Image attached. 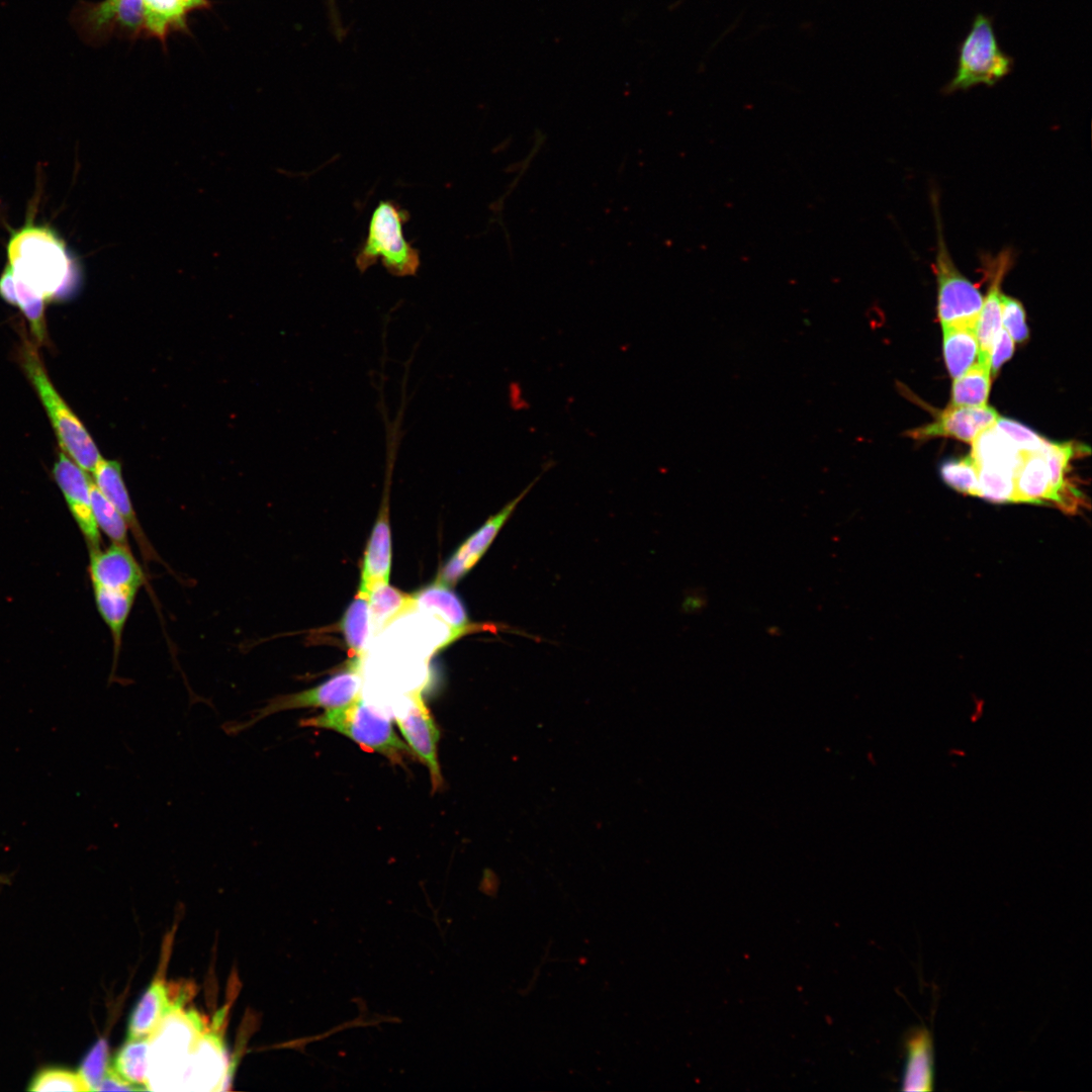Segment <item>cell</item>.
<instances>
[{
  "instance_id": "5b68a950",
  "label": "cell",
  "mask_w": 1092,
  "mask_h": 1092,
  "mask_svg": "<svg viewBox=\"0 0 1092 1092\" xmlns=\"http://www.w3.org/2000/svg\"><path fill=\"white\" fill-rule=\"evenodd\" d=\"M957 69L943 87L944 94L968 90L976 85L994 86L1008 76L1014 59L1000 47L993 18L977 13L971 29L958 47Z\"/></svg>"
},
{
  "instance_id": "603a6c76",
  "label": "cell",
  "mask_w": 1092,
  "mask_h": 1092,
  "mask_svg": "<svg viewBox=\"0 0 1092 1092\" xmlns=\"http://www.w3.org/2000/svg\"><path fill=\"white\" fill-rule=\"evenodd\" d=\"M972 457L978 466H990L1015 473L1022 452L995 425L978 435L972 442Z\"/></svg>"
},
{
  "instance_id": "ba28073f",
  "label": "cell",
  "mask_w": 1092,
  "mask_h": 1092,
  "mask_svg": "<svg viewBox=\"0 0 1092 1092\" xmlns=\"http://www.w3.org/2000/svg\"><path fill=\"white\" fill-rule=\"evenodd\" d=\"M70 22L80 38L94 47L113 36L135 38L146 34L143 0H81L73 8Z\"/></svg>"
},
{
  "instance_id": "e0dca14e",
  "label": "cell",
  "mask_w": 1092,
  "mask_h": 1092,
  "mask_svg": "<svg viewBox=\"0 0 1092 1092\" xmlns=\"http://www.w3.org/2000/svg\"><path fill=\"white\" fill-rule=\"evenodd\" d=\"M413 595L416 609L436 616L448 626V643L472 631L486 629L470 622L464 604L448 585L436 580Z\"/></svg>"
},
{
  "instance_id": "7c38bea8",
  "label": "cell",
  "mask_w": 1092,
  "mask_h": 1092,
  "mask_svg": "<svg viewBox=\"0 0 1092 1092\" xmlns=\"http://www.w3.org/2000/svg\"><path fill=\"white\" fill-rule=\"evenodd\" d=\"M983 259L985 274L988 275L990 286L978 317L976 334L979 345L977 361L990 366V356L994 341L1002 328L1001 323V283L1011 267L1012 251L1003 250L995 257L986 256Z\"/></svg>"
},
{
  "instance_id": "cb8c5ba5",
  "label": "cell",
  "mask_w": 1092,
  "mask_h": 1092,
  "mask_svg": "<svg viewBox=\"0 0 1092 1092\" xmlns=\"http://www.w3.org/2000/svg\"><path fill=\"white\" fill-rule=\"evenodd\" d=\"M370 625L379 632L393 620L416 610L413 594H405L389 583H377L368 593Z\"/></svg>"
},
{
  "instance_id": "2e32d148",
  "label": "cell",
  "mask_w": 1092,
  "mask_h": 1092,
  "mask_svg": "<svg viewBox=\"0 0 1092 1092\" xmlns=\"http://www.w3.org/2000/svg\"><path fill=\"white\" fill-rule=\"evenodd\" d=\"M225 1075L226 1058L219 1036L203 1031L190 1054L182 1085H190L188 1090H217Z\"/></svg>"
},
{
  "instance_id": "4dcf8cb0",
  "label": "cell",
  "mask_w": 1092,
  "mask_h": 1092,
  "mask_svg": "<svg viewBox=\"0 0 1092 1092\" xmlns=\"http://www.w3.org/2000/svg\"><path fill=\"white\" fill-rule=\"evenodd\" d=\"M978 496L993 503H1014V472L978 466Z\"/></svg>"
},
{
  "instance_id": "f546056e",
  "label": "cell",
  "mask_w": 1092,
  "mask_h": 1092,
  "mask_svg": "<svg viewBox=\"0 0 1092 1092\" xmlns=\"http://www.w3.org/2000/svg\"><path fill=\"white\" fill-rule=\"evenodd\" d=\"M91 508L98 528L103 531L112 543L129 548L128 527L122 516L115 507L99 491L92 482Z\"/></svg>"
},
{
  "instance_id": "4fadbf2b",
  "label": "cell",
  "mask_w": 1092,
  "mask_h": 1092,
  "mask_svg": "<svg viewBox=\"0 0 1092 1092\" xmlns=\"http://www.w3.org/2000/svg\"><path fill=\"white\" fill-rule=\"evenodd\" d=\"M998 413L991 406L949 405L931 424L911 430L907 434L914 439L931 437H953L971 443L983 431L993 427L999 419Z\"/></svg>"
},
{
  "instance_id": "9a60e30c",
  "label": "cell",
  "mask_w": 1092,
  "mask_h": 1092,
  "mask_svg": "<svg viewBox=\"0 0 1092 1092\" xmlns=\"http://www.w3.org/2000/svg\"><path fill=\"white\" fill-rule=\"evenodd\" d=\"M89 573L93 586L140 589L145 574L131 550L111 543L90 551Z\"/></svg>"
},
{
  "instance_id": "7a4b0ae2",
  "label": "cell",
  "mask_w": 1092,
  "mask_h": 1092,
  "mask_svg": "<svg viewBox=\"0 0 1092 1092\" xmlns=\"http://www.w3.org/2000/svg\"><path fill=\"white\" fill-rule=\"evenodd\" d=\"M299 725L336 731L395 764H403L413 757V751L396 734L391 721L361 697L345 706L301 719Z\"/></svg>"
},
{
  "instance_id": "d6986e66",
  "label": "cell",
  "mask_w": 1092,
  "mask_h": 1092,
  "mask_svg": "<svg viewBox=\"0 0 1092 1092\" xmlns=\"http://www.w3.org/2000/svg\"><path fill=\"white\" fill-rule=\"evenodd\" d=\"M146 34L163 43L176 31H188L187 17L198 9L210 7L209 0H143Z\"/></svg>"
},
{
  "instance_id": "8d00e7d4",
  "label": "cell",
  "mask_w": 1092,
  "mask_h": 1092,
  "mask_svg": "<svg viewBox=\"0 0 1092 1092\" xmlns=\"http://www.w3.org/2000/svg\"><path fill=\"white\" fill-rule=\"evenodd\" d=\"M1001 323L1014 342H1023L1028 337L1025 311L1020 301L1001 293Z\"/></svg>"
},
{
  "instance_id": "ffe728a7",
  "label": "cell",
  "mask_w": 1092,
  "mask_h": 1092,
  "mask_svg": "<svg viewBox=\"0 0 1092 1092\" xmlns=\"http://www.w3.org/2000/svg\"><path fill=\"white\" fill-rule=\"evenodd\" d=\"M1021 452V461L1014 473V503L1055 504L1050 470L1042 451Z\"/></svg>"
},
{
  "instance_id": "52a82bcc",
  "label": "cell",
  "mask_w": 1092,
  "mask_h": 1092,
  "mask_svg": "<svg viewBox=\"0 0 1092 1092\" xmlns=\"http://www.w3.org/2000/svg\"><path fill=\"white\" fill-rule=\"evenodd\" d=\"M936 223V254L933 270L937 281V310L942 328L977 327L984 298L978 286L958 269L943 238L938 203L933 195Z\"/></svg>"
},
{
  "instance_id": "5bb4252c",
  "label": "cell",
  "mask_w": 1092,
  "mask_h": 1092,
  "mask_svg": "<svg viewBox=\"0 0 1092 1092\" xmlns=\"http://www.w3.org/2000/svg\"><path fill=\"white\" fill-rule=\"evenodd\" d=\"M92 474L95 486L115 507L126 522L128 530L139 544L144 559L146 561L162 562L163 560L152 546L136 518L121 475L120 464L113 460L102 459Z\"/></svg>"
},
{
  "instance_id": "8fae6325",
  "label": "cell",
  "mask_w": 1092,
  "mask_h": 1092,
  "mask_svg": "<svg viewBox=\"0 0 1092 1092\" xmlns=\"http://www.w3.org/2000/svg\"><path fill=\"white\" fill-rule=\"evenodd\" d=\"M54 477L90 551L100 549L101 536L91 508L92 480L86 471L63 451L53 468Z\"/></svg>"
},
{
  "instance_id": "ab89813d",
  "label": "cell",
  "mask_w": 1092,
  "mask_h": 1092,
  "mask_svg": "<svg viewBox=\"0 0 1092 1092\" xmlns=\"http://www.w3.org/2000/svg\"><path fill=\"white\" fill-rule=\"evenodd\" d=\"M0 296L9 304L17 306L14 277L8 264L0 277Z\"/></svg>"
},
{
  "instance_id": "7402d4cb",
  "label": "cell",
  "mask_w": 1092,
  "mask_h": 1092,
  "mask_svg": "<svg viewBox=\"0 0 1092 1092\" xmlns=\"http://www.w3.org/2000/svg\"><path fill=\"white\" fill-rule=\"evenodd\" d=\"M97 610L108 626L113 640L114 667L120 651L124 626L133 606L138 589L93 586Z\"/></svg>"
},
{
  "instance_id": "e575fe53",
  "label": "cell",
  "mask_w": 1092,
  "mask_h": 1092,
  "mask_svg": "<svg viewBox=\"0 0 1092 1092\" xmlns=\"http://www.w3.org/2000/svg\"><path fill=\"white\" fill-rule=\"evenodd\" d=\"M108 1069V1045L100 1039L84 1058L79 1072L89 1089L95 1091Z\"/></svg>"
},
{
  "instance_id": "9c48e42d",
  "label": "cell",
  "mask_w": 1092,
  "mask_h": 1092,
  "mask_svg": "<svg viewBox=\"0 0 1092 1092\" xmlns=\"http://www.w3.org/2000/svg\"><path fill=\"white\" fill-rule=\"evenodd\" d=\"M410 700L411 707L406 714L402 718L396 717L395 722L405 743L427 766L433 791L436 792L444 785L438 756L440 731L422 693L413 692Z\"/></svg>"
},
{
  "instance_id": "6da1fadb",
  "label": "cell",
  "mask_w": 1092,
  "mask_h": 1092,
  "mask_svg": "<svg viewBox=\"0 0 1092 1092\" xmlns=\"http://www.w3.org/2000/svg\"><path fill=\"white\" fill-rule=\"evenodd\" d=\"M8 265L15 279L27 285L44 301L65 299L80 280L78 261L65 241L49 225L31 219L12 232L7 244Z\"/></svg>"
},
{
  "instance_id": "30bf717a",
  "label": "cell",
  "mask_w": 1092,
  "mask_h": 1092,
  "mask_svg": "<svg viewBox=\"0 0 1092 1092\" xmlns=\"http://www.w3.org/2000/svg\"><path fill=\"white\" fill-rule=\"evenodd\" d=\"M542 471L515 498L507 503L496 514L472 533L446 561L437 581L453 586L480 560L519 503L543 475Z\"/></svg>"
},
{
  "instance_id": "1f68e13d",
  "label": "cell",
  "mask_w": 1092,
  "mask_h": 1092,
  "mask_svg": "<svg viewBox=\"0 0 1092 1092\" xmlns=\"http://www.w3.org/2000/svg\"><path fill=\"white\" fill-rule=\"evenodd\" d=\"M940 475L944 482L956 490L978 496L979 471L972 455L945 461L940 466Z\"/></svg>"
},
{
  "instance_id": "83f0119b",
  "label": "cell",
  "mask_w": 1092,
  "mask_h": 1092,
  "mask_svg": "<svg viewBox=\"0 0 1092 1092\" xmlns=\"http://www.w3.org/2000/svg\"><path fill=\"white\" fill-rule=\"evenodd\" d=\"M991 385L990 366L976 361L961 376L954 378L951 405L984 406Z\"/></svg>"
},
{
  "instance_id": "d6a6232c",
  "label": "cell",
  "mask_w": 1092,
  "mask_h": 1092,
  "mask_svg": "<svg viewBox=\"0 0 1092 1092\" xmlns=\"http://www.w3.org/2000/svg\"><path fill=\"white\" fill-rule=\"evenodd\" d=\"M31 1091H89V1087L80 1072L65 1068H46L31 1080Z\"/></svg>"
},
{
  "instance_id": "f1b7e54d",
  "label": "cell",
  "mask_w": 1092,
  "mask_h": 1092,
  "mask_svg": "<svg viewBox=\"0 0 1092 1092\" xmlns=\"http://www.w3.org/2000/svg\"><path fill=\"white\" fill-rule=\"evenodd\" d=\"M149 1051V1036L127 1037L114 1058L113 1069L128 1082L148 1089Z\"/></svg>"
},
{
  "instance_id": "836d02e7",
  "label": "cell",
  "mask_w": 1092,
  "mask_h": 1092,
  "mask_svg": "<svg viewBox=\"0 0 1092 1092\" xmlns=\"http://www.w3.org/2000/svg\"><path fill=\"white\" fill-rule=\"evenodd\" d=\"M14 277V276H13ZM17 306L28 321L35 342L40 345L47 341L44 320V299L27 285L14 278Z\"/></svg>"
},
{
  "instance_id": "8992f818",
  "label": "cell",
  "mask_w": 1092,
  "mask_h": 1092,
  "mask_svg": "<svg viewBox=\"0 0 1092 1092\" xmlns=\"http://www.w3.org/2000/svg\"><path fill=\"white\" fill-rule=\"evenodd\" d=\"M362 659L351 658L346 668L320 685L297 693L279 695L265 705L252 711L241 721H230L222 728L229 735H237L264 718L287 710L323 708L325 710L345 706L360 697L362 686Z\"/></svg>"
},
{
  "instance_id": "277c9868",
  "label": "cell",
  "mask_w": 1092,
  "mask_h": 1092,
  "mask_svg": "<svg viewBox=\"0 0 1092 1092\" xmlns=\"http://www.w3.org/2000/svg\"><path fill=\"white\" fill-rule=\"evenodd\" d=\"M410 213L393 201H380L371 215L367 237L359 249L355 263L361 273L376 264L378 259L386 271L396 277L414 276L420 265V252L403 236V224Z\"/></svg>"
},
{
  "instance_id": "d4e9b609",
  "label": "cell",
  "mask_w": 1092,
  "mask_h": 1092,
  "mask_svg": "<svg viewBox=\"0 0 1092 1092\" xmlns=\"http://www.w3.org/2000/svg\"><path fill=\"white\" fill-rule=\"evenodd\" d=\"M943 330V354L947 370L954 379L978 358L979 345L975 327L950 326Z\"/></svg>"
},
{
  "instance_id": "f35d334b",
  "label": "cell",
  "mask_w": 1092,
  "mask_h": 1092,
  "mask_svg": "<svg viewBox=\"0 0 1092 1092\" xmlns=\"http://www.w3.org/2000/svg\"><path fill=\"white\" fill-rule=\"evenodd\" d=\"M136 1091L145 1090L141 1086H136L124 1078H122L113 1068H109L97 1086L95 1091Z\"/></svg>"
},
{
  "instance_id": "60d3db41",
  "label": "cell",
  "mask_w": 1092,
  "mask_h": 1092,
  "mask_svg": "<svg viewBox=\"0 0 1092 1092\" xmlns=\"http://www.w3.org/2000/svg\"><path fill=\"white\" fill-rule=\"evenodd\" d=\"M2 878H4V877L0 876V881L2 880Z\"/></svg>"
},
{
  "instance_id": "484cf974",
  "label": "cell",
  "mask_w": 1092,
  "mask_h": 1092,
  "mask_svg": "<svg viewBox=\"0 0 1092 1092\" xmlns=\"http://www.w3.org/2000/svg\"><path fill=\"white\" fill-rule=\"evenodd\" d=\"M1041 451L1049 466L1055 504L1063 510H1074L1077 494L1068 484L1066 477L1069 462L1077 453L1076 446L1070 443L1060 444L1045 441Z\"/></svg>"
},
{
  "instance_id": "3957f363",
  "label": "cell",
  "mask_w": 1092,
  "mask_h": 1092,
  "mask_svg": "<svg viewBox=\"0 0 1092 1092\" xmlns=\"http://www.w3.org/2000/svg\"><path fill=\"white\" fill-rule=\"evenodd\" d=\"M19 358L46 408L63 451L82 469L92 473L102 457L86 428L51 382L37 349L24 340Z\"/></svg>"
},
{
  "instance_id": "74e56055",
  "label": "cell",
  "mask_w": 1092,
  "mask_h": 1092,
  "mask_svg": "<svg viewBox=\"0 0 1092 1092\" xmlns=\"http://www.w3.org/2000/svg\"><path fill=\"white\" fill-rule=\"evenodd\" d=\"M1014 351V341L1008 332L1001 328L992 347L990 356V373L995 376L1004 362L1011 358Z\"/></svg>"
},
{
  "instance_id": "ac0fdd59",
  "label": "cell",
  "mask_w": 1092,
  "mask_h": 1092,
  "mask_svg": "<svg viewBox=\"0 0 1092 1092\" xmlns=\"http://www.w3.org/2000/svg\"><path fill=\"white\" fill-rule=\"evenodd\" d=\"M187 992L154 981L134 1007L128 1025V1037L150 1036L162 1019L173 1009L182 1007Z\"/></svg>"
},
{
  "instance_id": "44dd1931",
  "label": "cell",
  "mask_w": 1092,
  "mask_h": 1092,
  "mask_svg": "<svg viewBox=\"0 0 1092 1092\" xmlns=\"http://www.w3.org/2000/svg\"><path fill=\"white\" fill-rule=\"evenodd\" d=\"M933 1050L925 1029L914 1031L906 1040V1059L901 1078L904 1091H929L933 1085Z\"/></svg>"
},
{
  "instance_id": "4316f807",
  "label": "cell",
  "mask_w": 1092,
  "mask_h": 1092,
  "mask_svg": "<svg viewBox=\"0 0 1092 1092\" xmlns=\"http://www.w3.org/2000/svg\"><path fill=\"white\" fill-rule=\"evenodd\" d=\"M368 595L358 592L340 621L351 658L362 659L370 633Z\"/></svg>"
},
{
  "instance_id": "d590c367",
  "label": "cell",
  "mask_w": 1092,
  "mask_h": 1092,
  "mask_svg": "<svg viewBox=\"0 0 1092 1092\" xmlns=\"http://www.w3.org/2000/svg\"><path fill=\"white\" fill-rule=\"evenodd\" d=\"M995 427L1019 450L1039 451L1043 448L1046 440L1025 426L1009 419L997 420Z\"/></svg>"
}]
</instances>
